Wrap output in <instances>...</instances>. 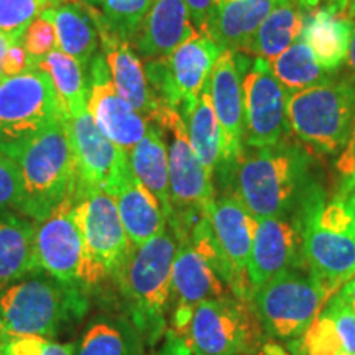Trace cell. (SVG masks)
I'll use <instances>...</instances> for the list:
<instances>
[{
    "instance_id": "cell-1",
    "label": "cell",
    "mask_w": 355,
    "mask_h": 355,
    "mask_svg": "<svg viewBox=\"0 0 355 355\" xmlns=\"http://www.w3.org/2000/svg\"><path fill=\"white\" fill-rule=\"evenodd\" d=\"M304 268L332 296L355 277V191L327 196L318 184L303 194L298 209Z\"/></svg>"
},
{
    "instance_id": "cell-2",
    "label": "cell",
    "mask_w": 355,
    "mask_h": 355,
    "mask_svg": "<svg viewBox=\"0 0 355 355\" xmlns=\"http://www.w3.org/2000/svg\"><path fill=\"white\" fill-rule=\"evenodd\" d=\"M241 157L225 181L232 194L255 219L290 214L309 188L311 157L286 141Z\"/></svg>"
},
{
    "instance_id": "cell-3",
    "label": "cell",
    "mask_w": 355,
    "mask_h": 355,
    "mask_svg": "<svg viewBox=\"0 0 355 355\" xmlns=\"http://www.w3.org/2000/svg\"><path fill=\"white\" fill-rule=\"evenodd\" d=\"M3 153L19 166L24 184L20 212L33 222L46 219L56 207L74 199L81 191L68 117L53 122L32 139L3 150Z\"/></svg>"
},
{
    "instance_id": "cell-4",
    "label": "cell",
    "mask_w": 355,
    "mask_h": 355,
    "mask_svg": "<svg viewBox=\"0 0 355 355\" xmlns=\"http://www.w3.org/2000/svg\"><path fill=\"white\" fill-rule=\"evenodd\" d=\"M178 242L170 225L148 242L132 247L115 275L125 295L135 329L146 344L159 343L166 331L171 301V273Z\"/></svg>"
},
{
    "instance_id": "cell-5",
    "label": "cell",
    "mask_w": 355,
    "mask_h": 355,
    "mask_svg": "<svg viewBox=\"0 0 355 355\" xmlns=\"http://www.w3.org/2000/svg\"><path fill=\"white\" fill-rule=\"evenodd\" d=\"M87 300L76 285L50 277L20 278L0 288V336L51 337L86 313Z\"/></svg>"
},
{
    "instance_id": "cell-6",
    "label": "cell",
    "mask_w": 355,
    "mask_h": 355,
    "mask_svg": "<svg viewBox=\"0 0 355 355\" xmlns=\"http://www.w3.org/2000/svg\"><path fill=\"white\" fill-rule=\"evenodd\" d=\"M178 248L171 273L173 331L183 334L188 329L194 309L204 300L232 295L225 285L227 266L217 247L211 220L199 219L189 235L176 237Z\"/></svg>"
},
{
    "instance_id": "cell-7",
    "label": "cell",
    "mask_w": 355,
    "mask_h": 355,
    "mask_svg": "<svg viewBox=\"0 0 355 355\" xmlns=\"http://www.w3.org/2000/svg\"><path fill=\"white\" fill-rule=\"evenodd\" d=\"M290 130L318 153H336L355 125V83L334 81L288 92Z\"/></svg>"
},
{
    "instance_id": "cell-8",
    "label": "cell",
    "mask_w": 355,
    "mask_h": 355,
    "mask_svg": "<svg viewBox=\"0 0 355 355\" xmlns=\"http://www.w3.org/2000/svg\"><path fill=\"white\" fill-rule=\"evenodd\" d=\"M152 121L170 133L168 170L173 217L168 222L175 237L186 235L202 216L209 214L216 201L212 178L204 170L189 144L186 122L176 109L159 104Z\"/></svg>"
},
{
    "instance_id": "cell-9",
    "label": "cell",
    "mask_w": 355,
    "mask_h": 355,
    "mask_svg": "<svg viewBox=\"0 0 355 355\" xmlns=\"http://www.w3.org/2000/svg\"><path fill=\"white\" fill-rule=\"evenodd\" d=\"M331 298L306 270H291L254 288L252 308L261 331L279 340L300 339Z\"/></svg>"
},
{
    "instance_id": "cell-10",
    "label": "cell",
    "mask_w": 355,
    "mask_h": 355,
    "mask_svg": "<svg viewBox=\"0 0 355 355\" xmlns=\"http://www.w3.org/2000/svg\"><path fill=\"white\" fill-rule=\"evenodd\" d=\"M224 48L207 35L196 32L168 56L145 61V73L158 104L176 109L186 117L209 83Z\"/></svg>"
},
{
    "instance_id": "cell-11",
    "label": "cell",
    "mask_w": 355,
    "mask_h": 355,
    "mask_svg": "<svg viewBox=\"0 0 355 355\" xmlns=\"http://www.w3.org/2000/svg\"><path fill=\"white\" fill-rule=\"evenodd\" d=\"M261 332L252 303L225 295L204 300L181 337L189 355H248L259 345Z\"/></svg>"
},
{
    "instance_id": "cell-12",
    "label": "cell",
    "mask_w": 355,
    "mask_h": 355,
    "mask_svg": "<svg viewBox=\"0 0 355 355\" xmlns=\"http://www.w3.org/2000/svg\"><path fill=\"white\" fill-rule=\"evenodd\" d=\"M68 117L46 71L32 68L0 81V150L32 139Z\"/></svg>"
},
{
    "instance_id": "cell-13",
    "label": "cell",
    "mask_w": 355,
    "mask_h": 355,
    "mask_svg": "<svg viewBox=\"0 0 355 355\" xmlns=\"http://www.w3.org/2000/svg\"><path fill=\"white\" fill-rule=\"evenodd\" d=\"M74 219L86 248L89 283L115 277L132 250L114 196L99 189H83L74 199Z\"/></svg>"
},
{
    "instance_id": "cell-14",
    "label": "cell",
    "mask_w": 355,
    "mask_h": 355,
    "mask_svg": "<svg viewBox=\"0 0 355 355\" xmlns=\"http://www.w3.org/2000/svg\"><path fill=\"white\" fill-rule=\"evenodd\" d=\"M242 97L245 146L266 148L286 141L290 132L286 115L288 91L261 58H255L242 79Z\"/></svg>"
},
{
    "instance_id": "cell-15",
    "label": "cell",
    "mask_w": 355,
    "mask_h": 355,
    "mask_svg": "<svg viewBox=\"0 0 355 355\" xmlns=\"http://www.w3.org/2000/svg\"><path fill=\"white\" fill-rule=\"evenodd\" d=\"M76 199V198H74ZM74 199L35 222V259L40 272L68 285H91L83 234L74 219Z\"/></svg>"
},
{
    "instance_id": "cell-16",
    "label": "cell",
    "mask_w": 355,
    "mask_h": 355,
    "mask_svg": "<svg viewBox=\"0 0 355 355\" xmlns=\"http://www.w3.org/2000/svg\"><path fill=\"white\" fill-rule=\"evenodd\" d=\"M68 130L81 191L99 189L114 196L123 178L132 171L128 153L99 130L87 110L68 117Z\"/></svg>"
},
{
    "instance_id": "cell-17",
    "label": "cell",
    "mask_w": 355,
    "mask_h": 355,
    "mask_svg": "<svg viewBox=\"0 0 355 355\" xmlns=\"http://www.w3.org/2000/svg\"><path fill=\"white\" fill-rule=\"evenodd\" d=\"M291 270H306L298 212L257 219L247 277L257 288Z\"/></svg>"
},
{
    "instance_id": "cell-18",
    "label": "cell",
    "mask_w": 355,
    "mask_h": 355,
    "mask_svg": "<svg viewBox=\"0 0 355 355\" xmlns=\"http://www.w3.org/2000/svg\"><path fill=\"white\" fill-rule=\"evenodd\" d=\"M242 66L239 53L222 50L212 69L209 91L220 127V163L217 171L227 180L235 163L243 155V97Z\"/></svg>"
},
{
    "instance_id": "cell-19",
    "label": "cell",
    "mask_w": 355,
    "mask_h": 355,
    "mask_svg": "<svg viewBox=\"0 0 355 355\" xmlns=\"http://www.w3.org/2000/svg\"><path fill=\"white\" fill-rule=\"evenodd\" d=\"M87 112L110 141L128 153L141 140L148 119L119 96L104 55H96L87 68Z\"/></svg>"
},
{
    "instance_id": "cell-20",
    "label": "cell",
    "mask_w": 355,
    "mask_h": 355,
    "mask_svg": "<svg viewBox=\"0 0 355 355\" xmlns=\"http://www.w3.org/2000/svg\"><path fill=\"white\" fill-rule=\"evenodd\" d=\"M209 220L220 255L235 279L239 300L250 303L254 286L247 277L248 257L257 227V219L232 196L216 199L209 211Z\"/></svg>"
},
{
    "instance_id": "cell-21",
    "label": "cell",
    "mask_w": 355,
    "mask_h": 355,
    "mask_svg": "<svg viewBox=\"0 0 355 355\" xmlns=\"http://www.w3.org/2000/svg\"><path fill=\"white\" fill-rule=\"evenodd\" d=\"M91 15L96 21L97 33H99L102 48H104L105 63L109 66L110 79H112L115 91L137 112L146 119H152L159 104L150 89L140 56L133 50L130 42L109 25L104 13L91 8Z\"/></svg>"
},
{
    "instance_id": "cell-22",
    "label": "cell",
    "mask_w": 355,
    "mask_h": 355,
    "mask_svg": "<svg viewBox=\"0 0 355 355\" xmlns=\"http://www.w3.org/2000/svg\"><path fill=\"white\" fill-rule=\"evenodd\" d=\"M194 33L184 0H150L130 44L140 60L150 61L168 56Z\"/></svg>"
},
{
    "instance_id": "cell-23",
    "label": "cell",
    "mask_w": 355,
    "mask_h": 355,
    "mask_svg": "<svg viewBox=\"0 0 355 355\" xmlns=\"http://www.w3.org/2000/svg\"><path fill=\"white\" fill-rule=\"evenodd\" d=\"M354 20L334 3H322L306 13L301 38L327 73H334L345 63Z\"/></svg>"
},
{
    "instance_id": "cell-24",
    "label": "cell",
    "mask_w": 355,
    "mask_h": 355,
    "mask_svg": "<svg viewBox=\"0 0 355 355\" xmlns=\"http://www.w3.org/2000/svg\"><path fill=\"white\" fill-rule=\"evenodd\" d=\"M114 199L132 247L148 242L166 229L168 222L158 199L140 183L133 171L123 178Z\"/></svg>"
},
{
    "instance_id": "cell-25",
    "label": "cell",
    "mask_w": 355,
    "mask_h": 355,
    "mask_svg": "<svg viewBox=\"0 0 355 355\" xmlns=\"http://www.w3.org/2000/svg\"><path fill=\"white\" fill-rule=\"evenodd\" d=\"M128 159L133 175L158 199L166 222H170L173 217V204L170 196L168 146L165 130L158 122L148 119L145 135L128 152Z\"/></svg>"
},
{
    "instance_id": "cell-26",
    "label": "cell",
    "mask_w": 355,
    "mask_h": 355,
    "mask_svg": "<svg viewBox=\"0 0 355 355\" xmlns=\"http://www.w3.org/2000/svg\"><path fill=\"white\" fill-rule=\"evenodd\" d=\"M306 10L298 0H279L241 53L272 63L303 35Z\"/></svg>"
},
{
    "instance_id": "cell-27",
    "label": "cell",
    "mask_w": 355,
    "mask_h": 355,
    "mask_svg": "<svg viewBox=\"0 0 355 355\" xmlns=\"http://www.w3.org/2000/svg\"><path fill=\"white\" fill-rule=\"evenodd\" d=\"M279 0H224L207 26V37L224 50L241 53Z\"/></svg>"
},
{
    "instance_id": "cell-28",
    "label": "cell",
    "mask_w": 355,
    "mask_h": 355,
    "mask_svg": "<svg viewBox=\"0 0 355 355\" xmlns=\"http://www.w3.org/2000/svg\"><path fill=\"white\" fill-rule=\"evenodd\" d=\"M42 15L46 17L55 26L58 50L76 58L87 71L99 46V33L91 15V8L78 2H71L53 7Z\"/></svg>"
},
{
    "instance_id": "cell-29",
    "label": "cell",
    "mask_w": 355,
    "mask_h": 355,
    "mask_svg": "<svg viewBox=\"0 0 355 355\" xmlns=\"http://www.w3.org/2000/svg\"><path fill=\"white\" fill-rule=\"evenodd\" d=\"M35 222L0 212V288L40 272L35 259Z\"/></svg>"
},
{
    "instance_id": "cell-30",
    "label": "cell",
    "mask_w": 355,
    "mask_h": 355,
    "mask_svg": "<svg viewBox=\"0 0 355 355\" xmlns=\"http://www.w3.org/2000/svg\"><path fill=\"white\" fill-rule=\"evenodd\" d=\"M184 122L193 152L212 178L220 163V127L212 105L209 83L198 96L196 104L184 117Z\"/></svg>"
},
{
    "instance_id": "cell-31",
    "label": "cell",
    "mask_w": 355,
    "mask_h": 355,
    "mask_svg": "<svg viewBox=\"0 0 355 355\" xmlns=\"http://www.w3.org/2000/svg\"><path fill=\"white\" fill-rule=\"evenodd\" d=\"M46 71L68 117L87 110V71L76 58L55 50L37 64Z\"/></svg>"
},
{
    "instance_id": "cell-32",
    "label": "cell",
    "mask_w": 355,
    "mask_h": 355,
    "mask_svg": "<svg viewBox=\"0 0 355 355\" xmlns=\"http://www.w3.org/2000/svg\"><path fill=\"white\" fill-rule=\"evenodd\" d=\"M275 78L288 92L303 91V89L318 86V84L327 83L331 73H327L321 64L318 63L316 56L313 55L308 43L303 38L295 42L290 48H286L272 63Z\"/></svg>"
},
{
    "instance_id": "cell-33",
    "label": "cell",
    "mask_w": 355,
    "mask_h": 355,
    "mask_svg": "<svg viewBox=\"0 0 355 355\" xmlns=\"http://www.w3.org/2000/svg\"><path fill=\"white\" fill-rule=\"evenodd\" d=\"M141 336L123 322L92 324L76 347V355H140Z\"/></svg>"
},
{
    "instance_id": "cell-34",
    "label": "cell",
    "mask_w": 355,
    "mask_h": 355,
    "mask_svg": "<svg viewBox=\"0 0 355 355\" xmlns=\"http://www.w3.org/2000/svg\"><path fill=\"white\" fill-rule=\"evenodd\" d=\"M61 3L63 0H0V32H25L43 12Z\"/></svg>"
},
{
    "instance_id": "cell-35",
    "label": "cell",
    "mask_w": 355,
    "mask_h": 355,
    "mask_svg": "<svg viewBox=\"0 0 355 355\" xmlns=\"http://www.w3.org/2000/svg\"><path fill=\"white\" fill-rule=\"evenodd\" d=\"M298 355H340L345 354L343 340L337 334L334 322L324 313L300 337Z\"/></svg>"
},
{
    "instance_id": "cell-36",
    "label": "cell",
    "mask_w": 355,
    "mask_h": 355,
    "mask_svg": "<svg viewBox=\"0 0 355 355\" xmlns=\"http://www.w3.org/2000/svg\"><path fill=\"white\" fill-rule=\"evenodd\" d=\"M148 7L150 0H104L101 6L109 25L128 42L144 20Z\"/></svg>"
},
{
    "instance_id": "cell-37",
    "label": "cell",
    "mask_w": 355,
    "mask_h": 355,
    "mask_svg": "<svg viewBox=\"0 0 355 355\" xmlns=\"http://www.w3.org/2000/svg\"><path fill=\"white\" fill-rule=\"evenodd\" d=\"M2 355H76L74 344H60L42 336H0Z\"/></svg>"
},
{
    "instance_id": "cell-38",
    "label": "cell",
    "mask_w": 355,
    "mask_h": 355,
    "mask_svg": "<svg viewBox=\"0 0 355 355\" xmlns=\"http://www.w3.org/2000/svg\"><path fill=\"white\" fill-rule=\"evenodd\" d=\"M20 42L30 61H32V68H37V64L43 58H46L51 51L58 50L55 26L43 15H40L38 19H35L32 24L26 26Z\"/></svg>"
},
{
    "instance_id": "cell-39",
    "label": "cell",
    "mask_w": 355,
    "mask_h": 355,
    "mask_svg": "<svg viewBox=\"0 0 355 355\" xmlns=\"http://www.w3.org/2000/svg\"><path fill=\"white\" fill-rule=\"evenodd\" d=\"M24 201V184L17 163L0 150V212L19 209Z\"/></svg>"
},
{
    "instance_id": "cell-40",
    "label": "cell",
    "mask_w": 355,
    "mask_h": 355,
    "mask_svg": "<svg viewBox=\"0 0 355 355\" xmlns=\"http://www.w3.org/2000/svg\"><path fill=\"white\" fill-rule=\"evenodd\" d=\"M321 313L334 322V327L343 340L344 350L350 355H355V313L344 303L339 296L332 295L326 301Z\"/></svg>"
},
{
    "instance_id": "cell-41",
    "label": "cell",
    "mask_w": 355,
    "mask_h": 355,
    "mask_svg": "<svg viewBox=\"0 0 355 355\" xmlns=\"http://www.w3.org/2000/svg\"><path fill=\"white\" fill-rule=\"evenodd\" d=\"M337 189L355 191V125L350 132L349 140L343 146V152L336 163Z\"/></svg>"
},
{
    "instance_id": "cell-42",
    "label": "cell",
    "mask_w": 355,
    "mask_h": 355,
    "mask_svg": "<svg viewBox=\"0 0 355 355\" xmlns=\"http://www.w3.org/2000/svg\"><path fill=\"white\" fill-rule=\"evenodd\" d=\"M224 0H184L194 30L206 35L212 17Z\"/></svg>"
},
{
    "instance_id": "cell-43",
    "label": "cell",
    "mask_w": 355,
    "mask_h": 355,
    "mask_svg": "<svg viewBox=\"0 0 355 355\" xmlns=\"http://www.w3.org/2000/svg\"><path fill=\"white\" fill-rule=\"evenodd\" d=\"M32 69V61H30L28 55H26L25 48L21 46V42H15L8 48L6 56H3L2 63V74L3 79L17 76V74L25 73V71Z\"/></svg>"
},
{
    "instance_id": "cell-44",
    "label": "cell",
    "mask_w": 355,
    "mask_h": 355,
    "mask_svg": "<svg viewBox=\"0 0 355 355\" xmlns=\"http://www.w3.org/2000/svg\"><path fill=\"white\" fill-rule=\"evenodd\" d=\"M157 355H189V350L183 337L171 331L168 332L166 343L163 344L162 350Z\"/></svg>"
},
{
    "instance_id": "cell-45",
    "label": "cell",
    "mask_w": 355,
    "mask_h": 355,
    "mask_svg": "<svg viewBox=\"0 0 355 355\" xmlns=\"http://www.w3.org/2000/svg\"><path fill=\"white\" fill-rule=\"evenodd\" d=\"M21 35H24V32H15V33L0 32V81H2V79H3V74H2L3 56H6L7 50L12 46L13 43L19 42V40L21 38Z\"/></svg>"
},
{
    "instance_id": "cell-46",
    "label": "cell",
    "mask_w": 355,
    "mask_h": 355,
    "mask_svg": "<svg viewBox=\"0 0 355 355\" xmlns=\"http://www.w3.org/2000/svg\"><path fill=\"white\" fill-rule=\"evenodd\" d=\"M336 295L355 313V277L347 279V282L336 291Z\"/></svg>"
},
{
    "instance_id": "cell-47",
    "label": "cell",
    "mask_w": 355,
    "mask_h": 355,
    "mask_svg": "<svg viewBox=\"0 0 355 355\" xmlns=\"http://www.w3.org/2000/svg\"><path fill=\"white\" fill-rule=\"evenodd\" d=\"M347 63L349 69L352 71L354 74V83H355V20H354V32H352V38H350V44H349V51H347Z\"/></svg>"
},
{
    "instance_id": "cell-48",
    "label": "cell",
    "mask_w": 355,
    "mask_h": 355,
    "mask_svg": "<svg viewBox=\"0 0 355 355\" xmlns=\"http://www.w3.org/2000/svg\"><path fill=\"white\" fill-rule=\"evenodd\" d=\"M298 2L301 3V7H303L306 12H309V10H313V8L322 6V3L336 2V0H298Z\"/></svg>"
},
{
    "instance_id": "cell-49",
    "label": "cell",
    "mask_w": 355,
    "mask_h": 355,
    "mask_svg": "<svg viewBox=\"0 0 355 355\" xmlns=\"http://www.w3.org/2000/svg\"><path fill=\"white\" fill-rule=\"evenodd\" d=\"M345 13H347L349 19L355 20V0H349L347 8H345Z\"/></svg>"
},
{
    "instance_id": "cell-50",
    "label": "cell",
    "mask_w": 355,
    "mask_h": 355,
    "mask_svg": "<svg viewBox=\"0 0 355 355\" xmlns=\"http://www.w3.org/2000/svg\"><path fill=\"white\" fill-rule=\"evenodd\" d=\"M332 3H334V6L339 7L340 10H344V12H345V8H347L349 0H336V2H332Z\"/></svg>"
},
{
    "instance_id": "cell-51",
    "label": "cell",
    "mask_w": 355,
    "mask_h": 355,
    "mask_svg": "<svg viewBox=\"0 0 355 355\" xmlns=\"http://www.w3.org/2000/svg\"><path fill=\"white\" fill-rule=\"evenodd\" d=\"M340 355H350V354H347V352H345V354H340Z\"/></svg>"
},
{
    "instance_id": "cell-52",
    "label": "cell",
    "mask_w": 355,
    "mask_h": 355,
    "mask_svg": "<svg viewBox=\"0 0 355 355\" xmlns=\"http://www.w3.org/2000/svg\"><path fill=\"white\" fill-rule=\"evenodd\" d=\"M0 355H2V354H0Z\"/></svg>"
}]
</instances>
